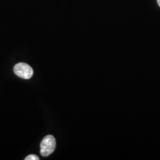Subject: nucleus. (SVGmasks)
<instances>
[{
	"instance_id": "nucleus-1",
	"label": "nucleus",
	"mask_w": 160,
	"mask_h": 160,
	"mask_svg": "<svg viewBox=\"0 0 160 160\" xmlns=\"http://www.w3.org/2000/svg\"><path fill=\"white\" fill-rule=\"evenodd\" d=\"M56 148V139L53 136L48 135L40 143V153L43 157L51 155Z\"/></svg>"
},
{
	"instance_id": "nucleus-2",
	"label": "nucleus",
	"mask_w": 160,
	"mask_h": 160,
	"mask_svg": "<svg viewBox=\"0 0 160 160\" xmlns=\"http://www.w3.org/2000/svg\"><path fill=\"white\" fill-rule=\"evenodd\" d=\"M15 74L24 79H29L33 74V70L28 64L19 62L13 68Z\"/></svg>"
},
{
	"instance_id": "nucleus-3",
	"label": "nucleus",
	"mask_w": 160,
	"mask_h": 160,
	"mask_svg": "<svg viewBox=\"0 0 160 160\" xmlns=\"http://www.w3.org/2000/svg\"><path fill=\"white\" fill-rule=\"evenodd\" d=\"M25 160H39V158L37 157V156L33 155V154H31L29 156H28L25 159Z\"/></svg>"
},
{
	"instance_id": "nucleus-4",
	"label": "nucleus",
	"mask_w": 160,
	"mask_h": 160,
	"mask_svg": "<svg viewBox=\"0 0 160 160\" xmlns=\"http://www.w3.org/2000/svg\"><path fill=\"white\" fill-rule=\"evenodd\" d=\"M157 3H158V5H159V6L160 7V0H157Z\"/></svg>"
}]
</instances>
